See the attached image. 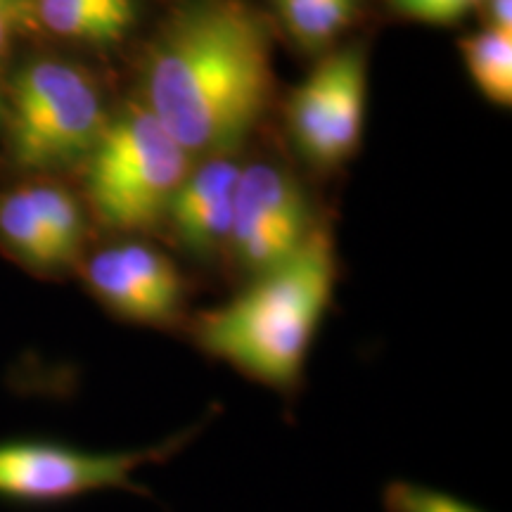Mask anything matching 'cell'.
<instances>
[{"label":"cell","mask_w":512,"mask_h":512,"mask_svg":"<svg viewBox=\"0 0 512 512\" xmlns=\"http://www.w3.org/2000/svg\"><path fill=\"white\" fill-rule=\"evenodd\" d=\"M271 76L261 19L233 0L200 5L152 50L145 107L192 157H216L264 114Z\"/></svg>","instance_id":"6da1fadb"},{"label":"cell","mask_w":512,"mask_h":512,"mask_svg":"<svg viewBox=\"0 0 512 512\" xmlns=\"http://www.w3.org/2000/svg\"><path fill=\"white\" fill-rule=\"evenodd\" d=\"M335 245L313 228L302 247L197 323V344L249 380L292 389L335 290Z\"/></svg>","instance_id":"7a4b0ae2"},{"label":"cell","mask_w":512,"mask_h":512,"mask_svg":"<svg viewBox=\"0 0 512 512\" xmlns=\"http://www.w3.org/2000/svg\"><path fill=\"white\" fill-rule=\"evenodd\" d=\"M88 164V195L102 223L147 230L166 219L192 155L147 107L107 121Z\"/></svg>","instance_id":"3957f363"},{"label":"cell","mask_w":512,"mask_h":512,"mask_svg":"<svg viewBox=\"0 0 512 512\" xmlns=\"http://www.w3.org/2000/svg\"><path fill=\"white\" fill-rule=\"evenodd\" d=\"M107 126L95 83L67 62L38 60L12 88V155L27 169L88 157Z\"/></svg>","instance_id":"277c9868"},{"label":"cell","mask_w":512,"mask_h":512,"mask_svg":"<svg viewBox=\"0 0 512 512\" xmlns=\"http://www.w3.org/2000/svg\"><path fill=\"white\" fill-rule=\"evenodd\" d=\"M192 430L164 444L124 453H91L55 441L0 444V496L19 501H67L102 489L143 491L136 472L183 448Z\"/></svg>","instance_id":"5b68a950"},{"label":"cell","mask_w":512,"mask_h":512,"mask_svg":"<svg viewBox=\"0 0 512 512\" xmlns=\"http://www.w3.org/2000/svg\"><path fill=\"white\" fill-rule=\"evenodd\" d=\"M311 230L309 202L287 171L264 162L242 166L228 235L242 268L259 275L283 264Z\"/></svg>","instance_id":"8992f818"},{"label":"cell","mask_w":512,"mask_h":512,"mask_svg":"<svg viewBox=\"0 0 512 512\" xmlns=\"http://www.w3.org/2000/svg\"><path fill=\"white\" fill-rule=\"evenodd\" d=\"M366 110V62L349 48L320 62L287 107L292 136L316 164L347 159L361 138Z\"/></svg>","instance_id":"52a82bcc"},{"label":"cell","mask_w":512,"mask_h":512,"mask_svg":"<svg viewBox=\"0 0 512 512\" xmlns=\"http://www.w3.org/2000/svg\"><path fill=\"white\" fill-rule=\"evenodd\" d=\"M86 280L107 309L140 325H164L183 304V278L169 256L126 242L93 254Z\"/></svg>","instance_id":"ba28073f"},{"label":"cell","mask_w":512,"mask_h":512,"mask_svg":"<svg viewBox=\"0 0 512 512\" xmlns=\"http://www.w3.org/2000/svg\"><path fill=\"white\" fill-rule=\"evenodd\" d=\"M240 171L238 162L223 155L204 157L178 188L166 219L192 254L207 256L228 245Z\"/></svg>","instance_id":"9c48e42d"},{"label":"cell","mask_w":512,"mask_h":512,"mask_svg":"<svg viewBox=\"0 0 512 512\" xmlns=\"http://www.w3.org/2000/svg\"><path fill=\"white\" fill-rule=\"evenodd\" d=\"M50 34L105 46L124 38L136 19L133 0H27Z\"/></svg>","instance_id":"30bf717a"},{"label":"cell","mask_w":512,"mask_h":512,"mask_svg":"<svg viewBox=\"0 0 512 512\" xmlns=\"http://www.w3.org/2000/svg\"><path fill=\"white\" fill-rule=\"evenodd\" d=\"M0 240L10 247L17 259H22L31 268H38V271L64 268L62 256L50 240L48 230L43 228L27 188L0 195Z\"/></svg>","instance_id":"8fae6325"},{"label":"cell","mask_w":512,"mask_h":512,"mask_svg":"<svg viewBox=\"0 0 512 512\" xmlns=\"http://www.w3.org/2000/svg\"><path fill=\"white\" fill-rule=\"evenodd\" d=\"M463 55L479 91L498 105H510L512 34L494 27L479 31L463 43Z\"/></svg>","instance_id":"7c38bea8"},{"label":"cell","mask_w":512,"mask_h":512,"mask_svg":"<svg viewBox=\"0 0 512 512\" xmlns=\"http://www.w3.org/2000/svg\"><path fill=\"white\" fill-rule=\"evenodd\" d=\"M27 195L41 216L43 228L48 230L55 249L60 252L64 266H69L79 256L83 233H86L79 202L67 190L53 183L27 185Z\"/></svg>","instance_id":"4fadbf2b"},{"label":"cell","mask_w":512,"mask_h":512,"mask_svg":"<svg viewBox=\"0 0 512 512\" xmlns=\"http://www.w3.org/2000/svg\"><path fill=\"white\" fill-rule=\"evenodd\" d=\"M358 0H313L280 12L290 34L306 48L330 43L354 19Z\"/></svg>","instance_id":"5bb4252c"},{"label":"cell","mask_w":512,"mask_h":512,"mask_svg":"<svg viewBox=\"0 0 512 512\" xmlns=\"http://www.w3.org/2000/svg\"><path fill=\"white\" fill-rule=\"evenodd\" d=\"M387 512H482L456 496L441 494L430 486L413 482H392L384 489Z\"/></svg>","instance_id":"9a60e30c"},{"label":"cell","mask_w":512,"mask_h":512,"mask_svg":"<svg viewBox=\"0 0 512 512\" xmlns=\"http://www.w3.org/2000/svg\"><path fill=\"white\" fill-rule=\"evenodd\" d=\"M394 8L406 17L430 24H451L475 10L484 0H392Z\"/></svg>","instance_id":"2e32d148"},{"label":"cell","mask_w":512,"mask_h":512,"mask_svg":"<svg viewBox=\"0 0 512 512\" xmlns=\"http://www.w3.org/2000/svg\"><path fill=\"white\" fill-rule=\"evenodd\" d=\"M19 17V0H0V60L8 53L15 38Z\"/></svg>","instance_id":"e0dca14e"},{"label":"cell","mask_w":512,"mask_h":512,"mask_svg":"<svg viewBox=\"0 0 512 512\" xmlns=\"http://www.w3.org/2000/svg\"><path fill=\"white\" fill-rule=\"evenodd\" d=\"M491 27L512 34V0H489Z\"/></svg>","instance_id":"ac0fdd59"},{"label":"cell","mask_w":512,"mask_h":512,"mask_svg":"<svg viewBox=\"0 0 512 512\" xmlns=\"http://www.w3.org/2000/svg\"><path fill=\"white\" fill-rule=\"evenodd\" d=\"M278 3V10H290V8H299V5H306V3H313V0H275Z\"/></svg>","instance_id":"d6986e66"}]
</instances>
